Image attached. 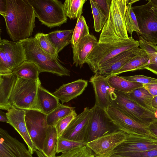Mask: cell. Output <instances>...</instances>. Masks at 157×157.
<instances>
[{"label":"cell","instance_id":"cell-1","mask_svg":"<svg viewBox=\"0 0 157 157\" xmlns=\"http://www.w3.org/2000/svg\"><path fill=\"white\" fill-rule=\"evenodd\" d=\"M6 10L2 16L10 39L19 41L30 37L35 27L32 6L27 0H6Z\"/></svg>","mask_w":157,"mask_h":157},{"label":"cell","instance_id":"cell-2","mask_svg":"<svg viewBox=\"0 0 157 157\" xmlns=\"http://www.w3.org/2000/svg\"><path fill=\"white\" fill-rule=\"evenodd\" d=\"M105 110L109 118L118 130L126 134L127 140L157 142V136L151 132L149 126L136 122L112 104Z\"/></svg>","mask_w":157,"mask_h":157},{"label":"cell","instance_id":"cell-3","mask_svg":"<svg viewBox=\"0 0 157 157\" xmlns=\"http://www.w3.org/2000/svg\"><path fill=\"white\" fill-rule=\"evenodd\" d=\"M19 42L25 49L26 60L35 64L40 73L49 72L60 76H70V71L61 64L58 57L45 52L34 37Z\"/></svg>","mask_w":157,"mask_h":157},{"label":"cell","instance_id":"cell-4","mask_svg":"<svg viewBox=\"0 0 157 157\" xmlns=\"http://www.w3.org/2000/svg\"><path fill=\"white\" fill-rule=\"evenodd\" d=\"M127 2V0H112L109 16L98 42L119 41L128 38L125 22Z\"/></svg>","mask_w":157,"mask_h":157},{"label":"cell","instance_id":"cell-5","mask_svg":"<svg viewBox=\"0 0 157 157\" xmlns=\"http://www.w3.org/2000/svg\"><path fill=\"white\" fill-rule=\"evenodd\" d=\"M40 85L39 79L34 80L17 77L10 99V109L41 112L37 98L38 89Z\"/></svg>","mask_w":157,"mask_h":157},{"label":"cell","instance_id":"cell-6","mask_svg":"<svg viewBox=\"0 0 157 157\" xmlns=\"http://www.w3.org/2000/svg\"><path fill=\"white\" fill-rule=\"evenodd\" d=\"M138 40L132 36L122 41L107 42H99L87 58L86 63L95 74L98 67L120 53L138 47Z\"/></svg>","mask_w":157,"mask_h":157},{"label":"cell","instance_id":"cell-7","mask_svg":"<svg viewBox=\"0 0 157 157\" xmlns=\"http://www.w3.org/2000/svg\"><path fill=\"white\" fill-rule=\"evenodd\" d=\"M36 17L42 24L52 28L66 23L67 17L61 1L57 0H27Z\"/></svg>","mask_w":157,"mask_h":157},{"label":"cell","instance_id":"cell-8","mask_svg":"<svg viewBox=\"0 0 157 157\" xmlns=\"http://www.w3.org/2000/svg\"><path fill=\"white\" fill-rule=\"evenodd\" d=\"M111 98L112 104L139 123L149 126L157 120L154 114L138 104L125 93L113 89Z\"/></svg>","mask_w":157,"mask_h":157},{"label":"cell","instance_id":"cell-9","mask_svg":"<svg viewBox=\"0 0 157 157\" xmlns=\"http://www.w3.org/2000/svg\"><path fill=\"white\" fill-rule=\"evenodd\" d=\"M141 34L145 40L157 44V16L152 9L150 0L145 4L132 7Z\"/></svg>","mask_w":157,"mask_h":157},{"label":"cell","instance_id":"cell-10","mask_svg":"<svg viewBox=\"0 0 157 157\" xmlns=\"http://www.w3.org/2000/svg\"><path fill=\"white\" fill-rule=\"evenodd\" d=\"M25 119L27 128L37 150L42 152L48 127L47 115L36 110H25Z\"/></svg>","mask_w":157,"mask_h":157},{"label":"cell","instance_id":"cell-11","mask_svg":"<svg viewBox=\"0 0 157 157\" xmlns=\"http://www.w3.org/2000/svg\"><path fill=\"white\" fill-rule=\"evenodd\" d=\"M126 137L125 133L117 130L88 142L86 145L94 152L95 157H109Z\"/></svg>","mask_w":157,"mask_h":157},{"label":"cell","instance_id":"cell-12","mask_svg":"<svg viewBox=\"0 0 157 157\" xmlns=\"http://www.w3.org/2000/svg\"><path fill=\"white\" fill-rule=\"evenodd\" d=\"M91 109L92 114L86 143L119 130L109 118L105 110L94 105Z\"/></svg>","mask_w":157,"mask_h":157},{"label":"cell","instance_id":"cell-13","mask_svg":"<svg viewBox=\"0 0 157 157\" xmlns=\"http://www.w3.org/2000/svg\"><path fill=\"white\" fill-rule=\"evenodd\" d=\"M91 114V108H84L83 111L72 121L61 136L70 140L86 143Z\"/></svg>","mask_w":157,"mask_h":157},{"label":"cell","instance_id":"cell-14","mask_svg":"<svg viewBox=\"0 0 157 157\" xmlns=\"http://www.w3.org/2000/svg\"><path fill=\"white\" fill-rule=\"evenodd\" d=\"M0 157H33L25 144L0 128Z\"/></svg>","mask_w":157,"mask_h":157},{"label":"cell","instance_id":"cell-15","mask_svg":"<svg viewBox=\"0 0 157 157\" xmlns=\"http://www.w3.org/2000/svg\"><path fill=\"white\" fill-rule=\"evenodd\" d=\"M0 48L5 53L11 73L26 60L25 49L19 41H10L0 38Z\"/></svg>","mask_w":157,"mask_h":157},{"label":"cell","instance_id":"cell-16","mask_svg":"<svg viewBox=\"0 0 157 157\" xmlns=\"http://www.w3.org/2000/svg\"><path fill=\"white\" fill-rule=\"evenodd\" d=\"M94 91V106L105 110L112 104L111 94L113 88L109 84L106 77L95 74L90 78Z\"/></svg>","mask_w":157,"mask_h":157},{"label":"cell","instance_id":"cell-17","mask_svg":"<svg viewBox=\"0 0 157 157\" xmlns=\"http://www.w3.org/2000/svg\"><path fill=\"white\" fill-rule=\"evenodd\" d=\"M6 113L9 124L18 133L27 146L28 150L33 154L36 149L28 132L25 123V110L12 108Z\"/></svg>","mask_w":157,"mask_h":157},{"label":"cell","instance_id":"cell-18","mask_svg":"<svg viewBox=\"0 0 157 157\" xmlns=\"http://www.w3.org/2000/svg\"><path fill=\"white\" fill-rule=\"evenodd\" d=\"M142 50L138 47L123 52L100 65L95 74L107 77L119 70Z\"/></svg>","mask_w":157,"mask_h":157},{"label":"cell","instance_id":"cell-19","mask_svg":"<svg viewBox=\"0 0 157 157\" xmlns=\"http://www.w3.org/2000/svg\"><path fill=\"white\" fill-rule=\"evenodd\" d=\"M98 41L94 36L90 34L81 39L75 46L72 48L73 63L76 67L81 68L86 63L87 58Z\"/></svg>","mask_w":157,"mask_h":157},{"label":"cell","instance_id":"cell-20","mask_svg":"<svg viewBox=\"0 0 157 157\" xmlns=\"http://www.w3.org/2000/svg\"><path fill=\"white\" fill-rule=\"evenodd\" d=\"M88 84V81L78 79L63 84L52 93L62 104L67 103L82 94Z\"/></svg>","mask_w":157,"mask_h":157},{"label":"cell","instance_id":"cell-21","mask_svg":"<svg viewBox=\"0 0 157 157\" xmlns=\"http://www.w3.org/2000/svg\"><path fill=\"white\" fill-rule=\"evenodd\" d=\"M156 148L157 142L134 141L126 139L114 150L109 157L123 156L128 153L141 152Z\"/></svg>","mask_w":157,"mask_h":157},{"label":"cell","instance_id":"cell-22","mask_svg":"<svg viewBox=\"0 0 157 157\" xmlns=\"http://www.w3.org/2000/svg\"><path fill=\"white\" fill-rule=\"evenodd\" d=\"M17 77L13 72L0 74V109L8 110L10 109L9 100Z\"/></svg>","mask_w":157,"mask_h":157},{"label":"cell","instance_id":"cell-23","mask_svg":"<svg viewBox=\"0 0 157 157\" xmlns=\"http://www.w3.org/2000/svg\"><path fill=\"white\" fill-rule=\"evenodd\" d=\"M37 98L41 112L46 115L56 108L60 104L56 97L41 85L38 89Z\"/></svg>","mask_w":157,"mask_h":157},{"label":"cell","instance_id":"cell-24","mask_svg":"<svg viewBox=\"0 0 157 157\" xmlns=\"http://www.w3.org/2000/svg\"><path fill=\"white\" fill-rule=\"evenodd\" d=\"M150 63V60L146 52L142 50L139 54L127 62L119 70L113 72L111 75L144 69Z\"/></svg>","mask_w":157,"mask_h":157},{"label":"cell","instance_id":"cell-25","mask_svg":"<svg viewBox=\"0 0 157 157\" xmlns=\"http://www.w3.org/2000/svg\"><path fill=\"white\" fill-rule=\"evenodd\" d=\"M73 29L57 30L46 35L55 47L58 54L71 43Z\"/></svg>","mask_w":157,"mask_h":157},{"label":"cell","instance_id":"cell-26","mask_svg":"<svg viewBox=\"0 0 157 157\" xmlns=\"http://www.w3.org/2000/svg\"><path fill=\"white\" fill-rule=\"evenodd\" d=\"M109 84L114 90L127 93L143 86L141 83L129 81L121 76L117 75H111L106 77Z\"/></svg>","mask_w":157,"mask_h":157},{"label":"cell","instance_id":"cell-27","mask_svg":"<svg viewBox=\"0 0 157 157\" xmlns=\"http://www.w3.org/2000/svg\"><path fill=\"white\" fill-rule=\"evenodd\" d=\"M58 138L55 126H48L42 151L46 157L56 156Z\"/></svg>","mask_w":157,"mask_h":157},{"label":"cell","instance_id":"cell-28","mask_svg":"<svg viewBox=\"0 0 157 157\" xmlns=\"http://www.w3.org/2000/svg\"><path fill=\"white\" fill-rule=\"evenodd\" d=\"M125 93L138 104L155 114V109L152 105L153 97L143 86Z\"/></svg>","mask_w":157,"mask_h":157},{"label":"cell","instance_id":"cell-29","mask_svg":"<svg viewBox=\"0 0 157 157\" xmlns=\"http://www.w3.org/2000/svg\"><path fill=\"white\" fill-rule=\"evenodd\" d=\"M13 73L18 78L34 80L39 79V75L40 73L35 64L26 60L16 68Z\"/></svg>","mask_w":157,"mask_h":157},{"label":"cell","instance_id":"cell-30","mask_svg":"<svg viewBox=\"0 0 157 157\" xmlns=\"http://www.w3.org/2000/svg\"><path fill=\"white\" fill-rule=\"evenodd\" d=\"M139 38V46L146 52L150 60V63L144 69L157 75V46L146 41L140 36Z\"/></svg>","mask_w":157,"mask_h":157},{"label":"cell","instance_id":"cell-31","mask_svg":"<svg viewBox=\"0 0 157 157\" xmlns=\"http://www.w3.org/2000/svg\"><path fill=\"white\" fill-rule=\"evenodd\" d=\"M138 0H127V6L125 12V22L126 29L132 36L133 31H135L138 35H141L138 21L132 9V5Z\"/></svg>","mask_w":157,"mask_h":157},{"label":"cell","instance_id":"cell-32","mask_svg":"<svg viewBox=\"0 0 157 157\" xmlns=\"http://www.w3.org/2000/svg\"><path fill=\"white\" fill-rule=\"evenodd\" d=\"M86 0H66L63 4L67 17L70 19H78L82 13L83 7Z\"/></svg>","mask_w":157,"mask_h":157},{"label":"cell","instance_id":"cell-33","mask_svg":"<svg viewBox=\"0 0 157 157\" xmlns=\"http://www.w3.org/2000/svg\"><path fill=\"white\" fill-rule=\"evenodd\" d=\"M75 108L60 104L59 106L47 115L48 126H54L61 119L67 117L75 110Z\"/></svg>","mask_w":157,"mask_h":157},{"label":"cell","instance_id":"cell-34","mask_svg":"<svg viewBox=\"0 0 157 157\" xmlns=\"http://www.w3.org/2000/svg\"><path fill=\"white\" fill-rule=\"evenodd\" d=\"M89 28L83 16L77 19V22L72 35L71 40L72 47L75 46L82 38L90 34Z\"/></svg>","mask_w":157,"mask_h":157},{"label":"cell","instance_id":"cell-35","mask_svg":"<svg viewBox=\"0 0 157 157\" xmlns=\"http://www.w3.org/2000/svg\"><path fill=\"white\" fill-rule=\"evenodd\" d=\"M90 2L94 18V29L96 32H99L102 30L108 18L100 10L93 0H90Z\"/></svg>","mask_w":157,"mask_h":157},{"label":"cell","instance_id":"cell-36","mask_svg":"<svg viewBox=\"0 0 157 157\" xmlns=\"http://www.w3.org/2000/svg\"><path fill=\"white\" fill-rule=\"evenodd\" d=\"M86 145V143L84 141L73 140L61 136L58 138L57 153H63Z\"/></svg>","mask_w":157,"mask_h":157},{"label":"cell","instance_id":"cell-37","mask_svg":"<svg viewBox=\"0 0 157 157\" xmlns=\"http://www.w3.org/2000/svg\"><path fill=\"white\" fill-rule=\"evenodd\" d=\"M59 157H95L87 145L77 147L62 153Z\"/></svg>","mask_w":157,"mask_h":157},{"label":"cell","instance_id":"cell-38","mask_svg":"<svg viewBox=\"0 0 157 157\" xmlns=\"http://www.w3.org/2000/svg\"><path fill=\"white\" fill-rule=\"evenodd\" d=\"M37 40L41 48L46 52L58 57L56 49L46 34L38 33L34 36Z\"/></svg>","mask_w":157,"mask_h":157},{"label":"cell","instance_id":"cell-39","mask_svg":"<svg viewBox=\"0 0 157 157\" xmlns=\"http://www.w3.org/2000/svg\"><path fill=\"white\" fill-rule=\"evenodd\" d=\"M77 115L75 110L67 117L60 120L57 123L55 126L59 138L62 136L65 129Z\"/></svg>","mask_w":157,"mask_h":157},{"label":"cell","instance_id":"cell-40","mask_svg":"<svg viewBox=\"0 0 157 157\" xmlns=\"http://www.w3.org/2000/svg\"><path fill=\"white\" fill-rule=\"evenodd\" d=\"M124 78L130 81L147 84L157 83V79L143 75H135L129 76H121Z\"/></svg>","mask_w":157,"mask_h":157},{"label":"cell","instance_id":"cell-41","mask_svg":"<svg viewBox=\"0 0 157 157\" xmlns=\"http://www.w3.org/2000/svg\"><path fill=\"white\" fill-rule=\"evenodd\" d=\"M101 12L108 18L109 14L112 0H93Z\"/></svg>","mask_w":157,"mask_h":157},{"label":"cell","instance_id":"cell-42","mask_svg":"<svg viewBox=\"0 0 157 157\" xmlns=\"http://www.w3.org/2000/svg\"><path fill=\"white\" fill-rule=\"evenodd\" d=\"M122 157H157V148L141 152L128 153Z\"/></svg>","mask_w":157,"mask_h":157},{"label":"cell","instance_id":"cell-43","mask_svg":"<svg viewBox=\"0 0 157 157\" xmlns=\"http://www.w3.org/2000/svg\"><path fill=\"white\" fill-rule=\"evenodd\" d=\"M11 73L9 71L6 57L2 49L0 48V74Z\"/></svg>","mask_w":157,"mask_h":157},{"label":"cell","instance_id":"cell-44","mask_svg":"<svg viewBox=\"0 0 157 157\" xmlns=\"http://www.w3.org/2000/svg\"><path fill=\"white\" fill-rule=\"evenodd\" d=\"M143 87L153 97L157 96V83L143 84Z\"/></svg>","mask_w":157,"mask_h":157},{"label":"cell","instance_id":"cell-45","mask_svg":"<svg viewBox=\"0 0 157 157\" xmlns=\"http://www.w3.org/2000/svg\"><path fill=\"white\" fill-rule=\"evenodd\" d=\"M149 128L151 132L157 136V120L150 124Z\"/></svg>","mask_w":157,"mask_h":157},{"label":"cell","instance_id":"cell-46","mask_svg":"<svg viewBox=\"0 0 157 157\" xmlns=\"http://www.w3.org/2000/svg\"><path fill=\"white\" fill-rule=\"evenodd\" d=\"M6 0H0V14L2 16L6 11Z\"/></svg>","mask_w":157,"mask_h":157},{"label":"cell","instance_id":"cell-47","mask_svg":"<svg viewBox=\"0 0 157 157\" xmlns=\"http://www.w3.org/2000/svg\"><path fill=\"white\" fill-rule=\"evenodd\" d=\"M0 121L6 122L9 124V122L6 113H5L2 110H0Z\"/></svg>","mask_w":157,"mask_h":157},{"label":"cell","instance_id":"cell-48","mask_svg":"<svg viewBox=\"0 0 157 157\" xmlns=\"http://www.w3.org/2000/svg\"><path fill=\"white\" fill-rule=\"evenodd\" d=\"M150 4L151 7L157 16V5L153 4L151 1L150 0Z\"/></svg>","mask_w":157,"mask_h":157},{"label":"cell","instance_id":"cell-49","mask_svg":"<svg viewBox=\"0 0 157 157\" xmlns=\"http://www.w3.org/2000/svg\"><path fill=\"white\" fill-rule=\"evenodd\" d=\"M152 105L155 109H157V96L153 97L152 100Z\"/></svg>","mask_w":157,"mask_h":157},{"label":"cell","instance_id":"cell-50","mask_svg":"<svg viewBox=\"0 0 157 157\" xmlns=\"http://www.w3.org/2000/svg\"><path fill=\"white\" fill-rule=\"evenodd\" d=\"M37 156L38 157H46L44 154L41 151H39L38 150H36L35 151ZM54 157H59V156H56Z\"/></svg>","mask_w":157,"mask_h":157},{"label":"cell","instance_id":"cell-51","mask_svg":"<svg viewBox=\"0 0 157 157\" xmlns=\"http://www.w3.org/2000/svg\"><path fill=\"white\" fill-rule=\"evenodd\" d=\"M151 1L153 4L157 5V0H151Z\"/></svg>","mask_w":157,"mask_h":157},{"label":"cell","instance_id":"cell-52","mask_svg":"<svg viewBox=\"0 0 157 157\" xmlns=\"http://www.w3.org/2000/svg\"><path fill=\"white\" fill-rule=\"evenodd\" d=\"M155 109V115L156 118L157 119V109Z\"/></svg>","mask_w":157,"mask_h":157},{"label":"cell","instance_id":"cell-53","mask_svg":"<svg viewBox=\"0 0 157 157\" xmlns=\"http://www.w3.org/2000/svg\"><path fill=\"white\" fill-rule=\"evenodd\" d=\"M109 157H124L119 156H110Z\"/></svg>","mask_w":157,"mask_h":157}]
</instances>
